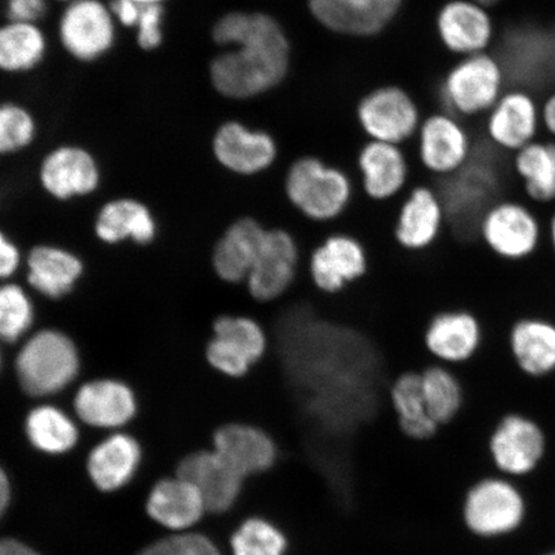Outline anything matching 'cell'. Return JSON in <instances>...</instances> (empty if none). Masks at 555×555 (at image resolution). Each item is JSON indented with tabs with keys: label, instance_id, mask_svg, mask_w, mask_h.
<instances>
[{
	"label": "cell",
	"instance_id": "1",
	"mask_svg": "<svg viewBox=\"0 0 555 555\" xmlns=\"http://www.w3.org/2000/svg\"><path fill=\"white\" fill-rule=\"evenodd\" d=\"M211 37L223 51L211 60L208 78L224 99H256L286 79L289 40L282 25L267 13L228 12L214 24Z\"/></svg>",
	"mask_w": 555,
	"mask_h": 555
},
{
	"label": "cell",
	"instance_id": "2",
	"mask_svg": "<svg viewBox=\"0 0 555 555\" xmlns=\"http://www.w3.org/2000/svg\"><path fill=\"white\" fill-rule=\"evenodd\" d=\"M283 192L291 207L305 220L328 225L349 210L358 192V180L327 159L301 155L288 164Z\"/></svg>",
	"mask_w": 555,
	"mask_h": 555
},
{
	"label": "cell",
	"instance_id": "3",
	"mask_svg": "<svg viewBox=\"0 0 555 555\" xmlns=\"http://www.w3.org/2000/svg\"><path fill=\"white\" fill-rule=\"evenodd\" d=\"M80 367L78 345L55 328L33 332L15 358L18 384L33 398H50L66 390L78 378Z\"/></svg>",
	"mask_w": 555,
	"mask_h": 555
},
{
	"label": "cell",
	"instance_id": "4",
	"mask_svg": "<svg viewBox=\"0 0 555 555\" xmlns=\"http://www.w3.org/2000/svg\"><path fill=\"white\" fill-rule=\"evenodd\" d=\"M477 238L492 258L516 266L535 258L543 247L545 227L530 203L502 197L481 215Z\"/></svg>",
	"mask_w": 555,
	"mask_h": 555
},
{
	"label": "cell",
	"instance_id": "5",
	"mask_svg": "<svg viewBox=\"0 0 555 555\" xmlns=\"http://www.w3.org/2000/svg\"><path fill=\"white\" fill-rule=\"evenodd\" d=\"M504 92V69L491 52L462 57L443 76L440 87L448 114L467 119L488 115Z\"/></svg>",
	"mask_w": 555,
	"mask_h": 555
},
{
	"label": "cell",
	"instance_id": "6",
	"mask_svg": "<svg viewBox=\"0 0 555 555\" xmlns=\"http://www.w3.org/2000/svg\"><path fill=\"white\" fill-rule=\"evenodd\" d=\"M119 31L108 0H74L64 5L55 25L61 50L82 65L96 64L113 53Z\"/></svg>",
	"mask_w": 555,
	"mask_h": 555
},
{
	"label": "cell",
	"instance_id": "7",
	"mask_svg": "<svg viewBox=\"0 0 555 555\" xmlns=\"http://www.w3.org/2000/svg\"><path fill=\"white\" fill-rule=\"evenodd\" d=\"M304 254L297 238L284 228H267L258 259L245 282L255 304L269 305L291 293L300 276Z\"/></svg>",
	"mask_w": 555,
	"mask_h": 555
},
{
	"label": "cell",
	"instance_id": "8",
	"mask_svg": "<svg viewBox=\"0 0 555 555\" xmlns=\"http://www.w3.org/2000/svg\"><path fill=\"white\" fill-rule=\"evenodd\" d=\"M211 155L229 176L254 179L272 171L281 159V147L269 131L240 120H227L214 131Z\"/></svg>",
	"mask_w": 555,
	"mask_h": 555
},
{
	"label": "cell",
	"instance_id": "9",
	"mask_svg": "<svg viewBox=\"0 0 555 555\" xmlns=\"http://www.w3.org/2000/svg\"><path fill=\"white\" fill-rule=\"evenodd\" d=\"M302 268L319 294L336 296L366 276L370 254L356 235L332 232L304 256Z\"/></svg>",
	"mask_w": 555,
	"mask_h": 555
},
{
	"label": "cell",
	"instance_id": "10",
	"mask_svg": "<svg viewBox=\"0 0 555 555\" xmlns=\"http://www.w3.org/2000/svg\"><path fill=\"white\" fill-rule=\"evenodd\" d=\"M482 318L467 308H448L435 312L423 332V346L434 363L461 367L475 362L485 344Z\"/></svg>",
	"mask_w": 555,
	"mask_h": 555
},
{
	"label": "cell",
	"instance_id": "11",
	"mask_svg": "<svg viewBox=\"0 0 555 555\" xmlns=\"http://www.w3.org/2000/svg\"><path fill=\"white\" fill-rule=\"evenodd\" d=\"M447 229V211L431 183H413L402 197L393 225V238L406 253L421 254L434 248Z\"/></svg>",
	"mask_w": 555,
	"mask_h": 555
},
{
	"label": "cell",
	"instance_id": "12",
	"mask_svg": "<svg viewBox=\"0 0 555 555\" xmlns=\"http://www.w3.org/2000/svg\"><path fill=\"white\" fill-rule=\"evenodd\" d=\"M38 178L47 194L66 203L99 190L102 169L93 152L85 145L64 143L55 145L41 158Z\"/></svg>",
	"mask_w": 555,
	"mask_h": 555
},
{
	"label": "cell",
	"instance_id": "13",
	"mask_svg": "<svg viewBox=\"0 0 555 555\" xmlns=\"http://www.w3.org/2000/svg\"><path fill=\"white\" fill-rule=\"evenodd\" d=\"M416 134V157L423 171L435 179L461 171L474 152V138L460 117L448 113L427 117Z\"/></svg>",
	"mask_w": 555,
	"mask_h": 555
},
{
	"label": "cell",
	"instance_id": "14",
	"mask_svg": "<svg viewBox=\"0 0 555 555\" xmlns=\"http://www.w3.org/2000/svg\"><path fill=\"white\" fill-rule=\"evenodd\" d=\"M358 120L370 141L401 145L418 133L420 109L399 87H382L359 103Z\"/></svg>",
	"mask_w": 555,
	"mask_h": 555
},
{
	"label": "cell",
	"instance_id": "15",
	"mask_svg": "<svg viewBox=\"0 0 555 555\" xmlns=\"http://www.w3.org/2000/svg\"><path fill=\"white\" fill-rule=\"evenodd\" d=\"M358 190L373 203L399 199L411 186L412 164L401 145L367 141L357 155Z\"/></svg>",
	"mask_w": 555,
	"mask_h": 555
},
{
	"label": "cell",
	"instance_id": "16",
	"mask_svg": "<svg viewBox=\"0 0 555 555\" xmlns=\"http://www.w3.org/2000/svg\"><path fill=\"white\" fill-rule=\"evenodd\" d=\"M483 134L492 145L515 155L543 134L540 103L522 89H506L485 115Z\"/></svg>",
	"mask_w": 555,
	"mask_h": 555
},
{
	"label": "cell",
	"instance_id": "17",
	"mask_svg": "<svg viewBox=\"0 0 555 555\" xmlns=\"http://www.w3.org/2000/svg\"><path fill=\"white\" fill-rule=\"evenodd\" d=\"M436 29L442 46L461 57L490 52L495 40L494 18L476 0H449L437 13Z\"/></svg>",
	"mask_w": 555,
	"mask_h": 555
},
{
	"label": "cell",
	"instance_id": "18",
	"mask_svg": "<svg viewBox=\"0 0 555 555\" xmlns=\"http://www.w3.org/2000/svg\"><path fill=\"white\" fill-rule=\"evenodd\" d=\"M266 232L267 228L253 217L231 221L212 243L210 269L214 276L225 286H245Z\"/></svg>",
	"mask_w": 555,
	"mask_h": 555
},
{
	"label": "cell",
	"instance_id": "19",
	"mask_svg": "<svg viewBox=\"0 0 555 555\" xmlns=\"http://www.w3.org/2000/svg\"><path fill=\"white\" fill-rule=\"evenodd\" d=\"M402 0H309L311 15L325 29L350 37H373L397 17Z\"/></svg>",
	"mask_w": 555,
	"mask_h": 555
},
{
	"label": "cell",
	"instance_id": "20",
	"mask_svg": "<svg viewBox=\"0 0 555 555\" xmlns=\"http://www.w3.org/2000/svg\"><path fill=\"white\" fill-rule=\"evenodd\" d=\"M524 517V502L508 482L488 480L470 490L464 518L478 535L495 537L515 530Z\"/></svg>",
	"mask_w": 555,
	"mask_h": 555
},
{
	"label": "cell",
	"instance_id": "21",
	"mask_svg": "<svg viewBox=\"0 0 555 555\" xmlns=\"http://www.w3.org/2000/svg\"><path fill=\"white\" fill-rule=\"evenodd\" d=\"M506 347L517 370L530 378L555 373V321L544 315L515 319L506 332Z\"/></svg>",
	"mask_w": 555,
	"mask_h": 555
},
{
	"label": "cell",
	"instance_id": "22",
	"mask_svg": "<svg viewBox=\"0 0 555 555\" xmlns=\"http://www.w3.org/2000/svg\"><path fill=\"white\" fill-rule=\"evenodd\" d=\"M76 415L95 428H120L134 418L138 411L135 393L125 382L99 378L86 382L74 398Z\"/></svg>",
	"mask_w": 555,
	"mask_h": 555
},
{
	"label": "cell",
	"instance_id": "23",
	"mask_svg": "<svg viewBox=\"0 0 555 555\" xmlns=\"http://www.w3.org/2000/svg\"><path fill=\"white\" fill-rule=\"evenodd\" d=\"M177 476L190 481L204 498L208 512L223 513L232 508L245 480L215 451L191 454L178 467Z\"/></svg>",
	"mask_w": 555,
	"mask_h": 555
},
{
	"label": "cell",
	"instance_id": "24",
	"mask_svg": "<svg viewBox=\"0 0 555 555\" xmlns=\"http://www.w3.org/2000/svg\"><path fill=\"white\" fill-rule=\"evenodd\" d=\"M214 451L246 478L274 466L275 443L261 428L247 423H228L214 435Z\"/></svg>",
	"mask_w": 555,
	"mask_h": 555
},
{
	"label": "cell",
	"instance_id": "25",
	"mask_svg": "<svg viewBox=\"0 0 555 555\" xmlns=\"http://www.w3.org/2000/svg\"><path fill=\"white\" fill-rule=\"evenodd\" d=\"M25 269L26 282L35 293L50 300H61L78 286L86 268L79 256L69 249L38 245L26 256Z\"/></svg>",
	"mask_w": 555,
	"mask_h": 555
},
{
	"label": "cell",
	"instance_id": "26",
	"mask_svg": "<svg viewBox=\"0 0 555 555\" xmlns=\"http://www.w3.org/2000/svg\"><path fill=\"white\" fill-rule=\"evenodd\" d=\"M491 451L499 468L515 475L527 474L543 455L544 436L535 422L509 414L492 435Z\"/></svg>",
	"mask_w": 555,
	"mask_h": 555
},
{
	"label": "cell",
	"instance_id": "27",
	"mask_svg": "<svg viewBox=\"0 0 555 555\" xmlns=\"http://www.w3.org/2000/svg\"><path fill=\"white\" fill-rule=\"evenodd\" d=\"M95 237L106 245L133 242L147 246L157 237V223L142 201L121 197L104 204L94 220Z\"/></svg>",
	"mask_w": 555,
	"mask_h": 555
},
{
	"label": "cell",
	"instance_id": "28",
	"mask_svg": "<svg viewBox=\"0 0 555 555\" xmlns=\"http://www.w3.org/2000/svg\"><path fill=\"white\" fill-rule=\"evenodd\" d=\"M206 511L198 490L179 476L157 482L147 499L149 516L171 531L189 530Z\"/></svg>",
	"mask_w": 555,
	"mask_h": 555
},
{
	"label": "cell",
	"instance_id": "29",
	"mask_svg": "<svg viewBox=\"0 0 555 555\" xmlns=\"http://www.w3.org/2000/svg\"><path fill=\"white\" fill-rule=\"evenodd\" d=\"M512 172L527 203L535 206L555 204V139L539 137L512 155Z\"/></svg>",
	"mask_w": 555,
	"mask_h": 555
},
{
	"label": "cell",
	"instance_id": "30",
	"mask_svg": "<svg viewBox=\"0 0 555 555\" xmlns=\"http://www.w3.org/2000/svg\"><path fill=\"white\" fill-rule=\"evenodd\" d=\"M50 53V38L41 24L5 20L0 24V74L24 76L37 72Z\"/></svg>",
	"mask_w": 555,
	"mask_h": 555
},
{
	"label": "cell",
	"instance_id": "31",
	"mask_svg": "<svg viewBox=\"0 0 555 555\" xmlns=\"http://www.w3.org/2000/svg\"><path fill=\"white\" fill-rule=\"evenodd\" d=\"M141 460V447L133 437L111 435L89 454L88 475L101 491H116L133 480Z\"/></svg>",
	"mask_w": 555,
	"mask_h": 555
},
{
	"label": "cell",
	"instance_id": "32",
	"mask_svg": "<svg viewBox=\"0 0 555 555\" xmlns=\"http://www.w3.org/2000/svg\"><path fill=\"white\" fill-rule=\"evenodd\" d=\"M388 398L401 431L414 440H426L437 431V423L429 416L423 398L421 372L398 374L388 386Z\"/></svg>",
	"mask_w": 555,
	"mask_h": 555
},
{
	"label": "cell",
	"instance_id": "33",
	"mask_svg": "<svg viewBox=\"0 0 555 555\" xmlns=\"http://www.w3.org/2000/svg\"><path fill=\"white\" fill-rule=\"evenodd\" d=\"M31 446L41 453L59 455L72 450L79 440V429L62 409L43 404L31 409L25 421Z\"/></svg>",
	"mask_w": 555,
	"mask_h": 555
},
{
	"label": "cell",
	"instance_id": "34",
	"mask_svg": "<svg viewBox=\"0 0 555 555\" xmlns=\"http://www.w3.org/2000/svg\"><path fill=\"white\" fill-rule=\"evenodd\" d=\"M422 391L429 416L437 425H446L462 411L463 380L455 367L429 363L421 371Z\"/></svg>",
	"mask_w": 555,
	"mask_h": 555
},
{
	"label": "cell",
	"instance_id": "35",
	"mask_svg": "<svg viewBox=\"0 0 555 555\" xmlns=\"http://www.w3.org/2000/svg\"><path fill=\"white\" fill-rule=\"evenodd\" d=\"M210 335L224 337L237 344L256 366L260 365L270 351L269 331L258 318L243 312H221L210 324Z\"/></svg>",
	"mask_w": 555,
	"mask_h": 555
},
{
	"label": "cell",
	"instance_id": "36",
	"mask_svg": "<svg viewBox=\"0 0 555 555\" xmlns=\"http://www.w3.org/2000/svg\"><path fill=\"white\" fill-rule=\"evenodd\" d=\"M34 323L35 307L29 293L11 281L0 283V343L24 341Z\"/></svg>",
	"mask_w": 555,
	"mask_h": 555
},
{
	"label": "cell",
	"instance_id": "37",
	"mask_svg": "<svg viewBox=\"0 0 555 555\" xmlns=\"http://www.w3.org/2000/svg\"><path fill=\"white\" fill-rule=\"evenodd\" d=\"M39 135V121L23 102L0 101V157L18 155L33 147Z\"/></svg>",
	"mask_w": 555,
	"mask_h": 555
},
{
	"label": "cell",
	"instance_id": "38",
	"mask_svg": "<svg viewBox=\"0 0 555 555\" xmlns=\"http://www.w3.org/2000/svg\"><path fill=\"white\" fill-rule=\"evenodd\" d=\"M233 555H283L287 539L273 524L261 518H249L233 533Z\"/></svg>",
	"mask_w": 555,
	"mask_h": 555
},
{
	"label": "cell",
	"instance_id": "39",
	"mask_svg": "<svg viewBox=\"0 0 555 555\" xmlns=\"http://www.w3.org/2000/svg\"><path fill=\"white\" fill-rule=\"evenodd\" d=\"M204 359L211 371L231 380L246 379L256 367L237 344L215 335H208L206 339Z\"/></svg>",
	"mask_w": 555,
	"mask_h": 555
},
{
	"label": "cell",
	"instance_id": "40",
	"mask_svg": "<svg viewBox=\"0 0 555 555\" xmlns=\"http://www.w3.org/2000/svg\"><path fill=\"white\" fill-rule=\"evenodd\" d=\"M138 555H221L218 546L201 533H179L145 547Z\"/></svg>",
	"mask_w": 555,
	"mask_h": 555
},
{
	"label": "cell",
	"instance_id": "41",
	"mask_svg": "<svg viewBox=\"0 0 555 555\" xmlns=\"http://www.w3.org/2000/svg\"><path fill=\"white\" fill-rule=\"evenodd\" d=\"M165 5H143L134 27L135 43L143 52H156L165 41Z\"/></svg>",
	"mask_w": 555,
	"mask_h": 555
},
{
	"label": "cell",
	"instance_id": "42",
	"mask_svg": "<svg viewBox=\"0 0 555 555\" xmlns=\"http://www.w3.org/2000/svg\"><path fill=\"white\" fill-rule=\"evenodd\" d=\"M5 20L41 24L50 11V0H3Z\"/></svg>",
	"mask_w": 555,
	"mask_h": 555
},
{
	"label": "cell",
	"instance_id": "43",
	"mask_svg": "<svg viewBox=\"0 0 555 555\" xmlns=\"http://www.w3.org/2000/svg\"><path fill=\"white\" fill-rule=\"evenodd\" d=\"M23 266V255L15 242L0 229V283L11 281Z\"/></svg>",
	"mask_w": 555,
	"mask_h": 555
},
{
	"label": "cell",
	"instance_id": "44",
	"mask_svg": "<svg viewBox=\"0 0 555 555\" xmlns=\"http://www.w3.org/2000/svg\"><path fill=\"white\" fill-rule=\"evenodd\" d=\"M111 12H113L116 24L120 29L134 30L143 5L133 0H108Z\"/></svg>",
	"mask_w": 555,
	"mask_h": 555
},
{
	"label": "cell",
	"instance_id": "45",
	"mask_svg": "<svg viewBox=\"0 0 555 555\" xmlns=\"http://www.w3.org/2000/svg\"><path fill=\"white\" fill-rule=\"evenodd\" d=\"M540 113L543 133L555 139V90L541 102Z\"/></svg>",
	"mask_w": 555,
	"mask_h": 555
},
{
	"label": "cell",
	"instance_id": "46",
	"mask_svg": "<svg viewBox=\"0 0 555 555\" xmlns=\"http://www.w3.org/2000/svg\"><path fill=\"white\" fill-rule=\"evenodd\" d=\"M0 555H40L21 541L0 539Z\"/></svg>",
	"mask_w": 555,
	"mask_h": 555
},
{
	"label": "cell",
	"instance_id": "47",
	"mask_svg": "<svg viewBox=\"0 0 555 555\" xmlns=\"http://www.w3.org/2000/svg\"><path fill=\"white\" fill-rule=\"evenodd\" d=\"M11 501V483L5 472L0 467V519L4 516Z\"/></svg>",
	"mask_w": 555,
	"mask_h": 555
},
{
	"label": "cell",
	"instance_id": "48",
	"mask_svg": "<svg viewBox=\"0 0 555 555\" xmlns=\"http://www.w3.org/2000/svg\"><path fill=\"white\" fill-rule=\"evenodd\" d=\"M545 238L547 241V246H550L551 253L555 258V208L551 214L550 219L546 221Z\"/></svg>",
	"mask_w": 555,
	"mask_h": 555
},
{
	"label": "cell",
	"instance_id": "49",
	"mask_svg": "<svg viewBox=\"0 0 555 555\" xmlns=\"http://www.w3.org/2000/svg\"><path fill=\"white\" fill-rule=\"evenodd\" d=\"M133 2L141 4V5H165L168 0H133Z\"/></svg>",
	"mask_w": 555,
	"mask_h": 555
},
{
	"label": "cell",
	"instance_id": "50",
	"mask_svg": "<svg viewBox=\"0 0 555 555\" xmlns=\"http://www.w3.org/2000/svg\"><path fill=\"white\" fill-rule=\"evenodd\" d=\"M476 2L481 3L485 7H488V9H492V7H495L501 0H476Z\"/></svg>",
	"mask_w": 555,
	"mask_h": 555
},
{
	"label": "cell",
	"instance_id": "51",
	"mask_svg": "<svg viewBox=\"0 0 555 555\" xmlns=\"http://www.w3.org/2000/svg\"><path fill=\"white\" fill-rule=\"evenodd\" d=\"M2 345H3V344H2V343H0V373H2V370H3V362H4Z\"/></svg>",
	"mask_w": 555,
	"mask_h": 555
},
{
	"label": "cell",
	"instance_id": "52",
	"mask_svg": "<svg viewBox=\"0 0 555 555\" xmlns=\"http://www.w3.org/2000/svg\"><path fill=\"white\" fill-rule=\"evenodd\" d=\"M55 2H59V3H62V4H67V3H72L74 2V0H55Z\"/></svg>",
	"mask_w": 555,
	"mask_h": 555
},
{
	"label": "cell",
	"instance_id": "53",
	"mask_svg": "<svg viewBox=\"0 0 555 555\" xmlns=\"http://www.w3.org/2000/svg\"><path fill=\"white\" fill-rule=\"evenodd\" d=\"M550 555H555V553H553V554H550Z\"/></svg>",
	"mask_w": 555,
	"mask_h": 555
}]
</instances>
